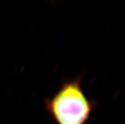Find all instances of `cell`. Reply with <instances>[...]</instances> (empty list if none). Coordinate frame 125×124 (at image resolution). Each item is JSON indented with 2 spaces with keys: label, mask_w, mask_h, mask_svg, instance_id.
Instances as JSON below:
<instances>
[{
  "label": "cell",
  "mask_w": 125,
  "mask_h": 124,
  "mask_svg": "<svg viewBox=\"0 0 125 124\" xmlns=\"http://www.w3.org/2000/svg\"><path fill=\"white\" fill-rule=\"evenodd\" d=\"M83 75L63 80L52 97L44 100V108L56 124H86L98 106L88 97L82 86Z\"/></svg>",
  "instance_id": "6da1fadb"
}]
</instances>
